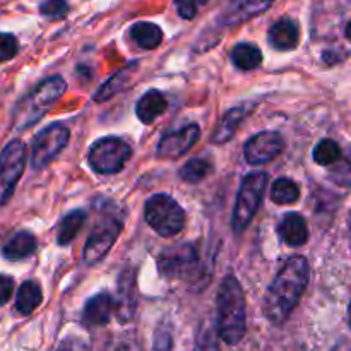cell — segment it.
<instances>
[{"instance_id":"cell-29","label":"cell","mask_w":351,"mask_h":351,"mask_svg":"<svg viewBox=\"0 0 351 351\" xmlns=\"http://www.w3.org/2000/svg\"><path fill=\"white\" fill-rule=\"evenodd\" d=\"M132 71V69H125V71H120L117 72L113 77H110L108 81L105 82V84L99 88V91L96 93L95 99L96 101H106L108 98H112V96H115V93H119L120 89H122L123 82L129 79V72Z\"/></svg>"},{"instance_id":"cell-11","label":"cell","mask_w":351,"mask_h":351,"mask_svg":"<svg viewBox=\"0 0 351 351\" xmlns=\"http://www.w3.org/2000/svg\"><path fill=\"white\" fill-rule=\"evenodd\" d=\"M285 147L283 137L278 132H259L250 137L243 146V156L249 165H264L281 154Z\"/></svg>"},{"instance_id":"cell-6","label":"cell","mask_w":351,"mask_h":351,"mask_svg":"<svg viewBox=\"0 0 351 351\" xmlns=\"http://www.w3.org/2000/svg\"><path fill=\"white\" fill-rule=\"evenodd\" d=\"M266 187L267 173H264V171H252L243 178L232 216L233 232L242 233L250 225L257 209L261 208Z\"/></svg>"},{"instance_id":"cell-28","label":"cell","mask_w":351,"mask_h":351,"mask_svg":"<svg viewBox=\"0 0 351 351\" xmlns=\"http://www.w3.org/2000/svg\"><path fill=\"white\" fill-rule=\"evenodd\" d=\"M105 351H143V345H141L136 332L127 331L122 332V335L113 336L108 345H106Z\"/></svg>"},{"instance_id":"cell-22","label":"cell","mask_w":351,"mask_h":351,"mask_svg":"<svg viewBox=\"0 0 351 351\" xmlns=\"http://www.w3.org/2000/svg\"><path fill=\"white\" fill-rule=\"evenodd\" d=\"M43 302V291L36 281H24L16 295V311L21 315H31Z\"/></svg>"},{"instance_id":"cell-34","label":"cell","mask_w":351,"mask_h":351,"mask_svg":"<svg viewBox=\"0 0 351 351\" xmlns=\"http://www.w3.org/2000/svg\"><path fill=\"white\" fill-rule=\"evenodd\" d=\"M177 12L182 19H194L202 5L208 3V0H173Z\"/></svg>"},{"instance_id":"cell-1","label":"cell","mask_w":351,"mask_h":351,"mask_svg":"<svg viewBox=\"0 0 351 351\" xmlns=\"http://www.w3.org/2000/svg\"><path fill=\"white\" fill-rule=\"evenodd\" d=\"M311 278V267L304 256H293L283 264L264 297L263 311L267 321L281 326L288 321L300 302Z\"/></svg>"},{"instance_id":"cell-16","label":"cell","mask_w":351,"mask_h":351,"mask_svg":"<svg viewBox=\"0 0 351 351\" xmlns=\"http://www.w3.org/2000/svg\"><path fill=\"white\" fill-rule=\"evenodd\" d=\"M278 232H280L281 240L288 247H302L308 240L307 221H305V218L300 213H288V215H285Z\"/></svg>"},{"instance_id":"cell-23","label":"cell","mask_w":351,"mask_h":351,"mask_svg":"<svg viewBox=\"0 0 351 351\" xmlns=\"http://www.w3.org/2000/svg\"><path fill=\"white\" fill-rule=\"evenodd\" d=\"M230 58L240 71H254L263 64V51L252 43H239L233 47Z\"/></svg>"},{"instance_id":"cell-27","label":"cell","mask_w":351,"mask_h":351,"mask_svg":"<svg viewBox=\"0 0 351 351\" xmlns=\"http://www.w3.org/2000/svg\"><path fill=\"white\" fill-rule=\"evenodd\" d=\"M312 156H314L315 163L321 165V167H331L341 160V147L336 141L324 139L315 146Z\"/></svg>"},{"instance_id":"cell-36","label":"cell","mask_w":351,"mask_h":351,"mask_svg":"<svg viewBox=\"0 0 351 351\" xmlns=\"http://www.w3.org/2000/svg\"><path fill=\"white\" fill-rule=\"evenodd\" d=\"M14 293V280L7 274H0V307L9 304Z\"/></svg>"},{"instance_id":"cell-8","label":"cell","mask_w":351,"mask_h":351,"mask_svg":"<svg viewBox=\"0 0 351 351\" xmlns=\"http://www.w3.org/2000/svg\"><path fill=\"white\" fill-rule=\"evenodd\" d=\"M132 156V147L120 137H103L91 146L89 165L99 175H115L122 171Z\"/></svg>"},{"instance_id":"cell-24","label":"cell","mask_w":351,"mask_h":351,"mask_svg":"<svg viewBox=\"0 0 351 351\" xmlns=\"http://www.w3.org/2000/svg\"><path fill=\"white\" fill-rule=\"evenodd\" d=\"M86 216L88 215H86L82 209H74V211L67 213V215L62 218L60 226H58V235H57L58 245H69V243L77 237V233L81 232L82 225H84Z\"/></svg>"},{"instance_id":"cell-20","label":"cell","mask_w":351,"mask_h":351,"mask_svg":"<svg viewBox=\"0 0 351 351\" xmlns=\"http://www.w3.org/2000/svg\"><path fill=\"white\" fill-rule=\"evenodd\" d=\"M134 274L123 273L120 276L119 283V297L115 302V314L120 322H129L134 317V308H136V298H134Z\"/></svg>"},{"instance_id":"cell-37","label":"cell","mask_w":351,"mask_h":351,"mask_svg":"<svg viewBox=\"0 0 351 351\" xmlns=\"http://www.w3.org/2000/svg\"><path fill=\"white\" fill-rule=\"evenodd\" d=\"M345 34H346V38H348V40L351 41V19L348 21V24H346V27H345Z\"/></svg>"},{"instance_id":"cell-35","label":"cell","mask_w":351,"mask_h":351,"mask_svg":"<svg viewBox=\"0 0 351 351\" xmlns=\"http://www.w3.org/2000/svg\"><path fill=\"white\" fill-rule=\"evenodd\" d=\"M331 180L341 187H351V160L338 161L331 171Z\"/></svg>"},{"instance_id":"cell-12","label":"cell","mask_w":351,"mask_h":351,"mask_svg":"<svg viewBox=\"0 0 351 351\" xmlns=\"http://www.w3.org/2000/svg\"><path fill=\"white\" fill-rule=\"evenodd\" d=\"M276 0H230L218 17L223 27H235L266 12Z\"/></svg>"},{"instance_id":"cell-3","label":"cell","mask_w":351,"mask_h":351,"mask_svg":"<svg viewBox=\"0 0 351 351\" xmlns=\"http://www.w3.org/2000/svg\"><path fill=\"white\" fill-rule=\"evenodd\" d=\"M65 89H67V84L60 75H53L40 82L26 98L17 103L16 113H14L16 129L24 130L34 125L62 98Z\"/></svg>"},{"instance_id":"cell-2","label":"cell","mask_w":351,"mask_h":351,"mask_svg":"<svg viewBox=\"0 0 351 351\" xmlns=\"http://www.w3.org/2000/svg\"><path fill=\"white\" fill-rule=\"evenodd\" d=\"M216 332L226 345H239L247 331L245 295L232 274L221 281L216 293Z\"/></svg>"},{"instance_id":"cell-38","label":"cell","mask_w":351,"mask_h":351,"mask_svg":"<svg viewBox=\"0 0 351 351\" xmlns=\"http://www.w3.org/2000/svg\"><path fill=\"white\" fill-rule=\"evenodd\" d=\"M348 321H350V328H351V300H350V305H348Z\"/></svg>"},{"instance_id":"cell-21","label":"cell","mask_w":351,"mask_h":351,"mask_svg":"<svg viewBox=\"0 0 351 351\" xmlns=\"http://www.w3.org/2000/svg\"><path fill=\"white\" fill-rule=\"evenodd\" d=\"M130 38L143 50H154L163 41V31L158 24L147 21H137L130 26Z\"/></svg>"},{"instance_id":"cell-39","label":"cell","mask_w":351,"mask_h":351,"mask_svg":"<svg viewBox=\"0 0 351 351\" xmlns=\"http://www.w3.org/2000/svg\"><path fill=\"white\" fill-rule=\"evenodd\" d=\"M350 240H351V218H350Z\"/></svg>"},{"instance_id":"cell-25","label":"cell","mask_w":351,"mask_h":351,"mask_svg":"<svg viewBox=\"0 0 351 351\" xmlns=\"http://www.w3.org/2000/svg\"><path fill=\"white\" fill-rule=\"evenodd\" d=\"M271 199L274 204H293L300 199V187L291 178L281 177L271 187Z\"/></svg>"},{"instance_id":"cell-4","label":"cell","mask_w":351,"mask_h":351,"mask_svg":"<svg viewBox=\"0 0 351 351\" xmlns=\"http://www.w3.org/2000/svg\"><path fill=\"white\" fill-rule=\"evenodd\" d=\"M158 269L168 280H180L185 283H204L206 267L199 249L192 243L168 247L158 256Z\"/></svg>"},{"instance_id":"cell-10","label":"cell","mask_w":351,"mask_h":351,"mask_svg":"<svg viewBox=\"0 0 351 351\" xmlns=\"http://www.w3.org/2000/svg\"><path fill=\"white\" fill-rule=\"evenodd\" d=\"M122 221L119 218H103L95 230L89 235L88 242L84 247V261L86 264H96L103 261V257L112 250L113 243L119 239L120 232H122Z\"/></svg>"},{"instance_id":"cell-7","label":"cell","mask_w":351,"mask_h":351,"mask_svg":"<svg viewBox=\"0 0 351 351\" xmlns=\"http://www.w3.org/2000/svg\"><path fill=\"white\" fill-rule=\"evenodd\" d=\"M27 149L21 139H12L0 151V208L10 201L26 170Z\"/></svg>"},{"instance_id":"cell-9","label":"cell","mask_w":351,"mask_h":351,"mask_svg":"<svg viewBox=\"0 0 351 351\" xmlns=\"http://www.w3.org/2000/svg\"><path fill=\"white\" fill-rule=\"evenodd\" d=\"M69 137H71V132L67 125L60 122L51 123L40 130L31 146V167L34 170H43L45 167H48L67 146Z\"/></svg>"},{"instance_id":"cell-5","label":"cell","mask_w":351,"mask_h":351,"mask_svg":"<svg viewBox=\"0 0 351 351\" xmlns=\"http://www.w3.org/2000/svg\"><path fill=\"white\" fill-rule=\"evenodd\" d=\"M146 223L158 235L170 239L178 235L185 226V211L173 197L167 194L151 195L144 206Z\"/></svg>"},{"instance_id":"cell-33","label":"cell","mask_w":351,"mask_h":351,"mask_svg":"<svg viewBox=\"0 0 351 351\" xmlns=\"http://www.w3.org/2000/svg\"><path fill=\"white\" fill-rule=\"evenodd\" d=\"M173 348V336L168 324L158 326L153 339V351H171Z\"/></svg>"},{"instance_id":"cell-31","label":"cell","mask_w":351,"mask_h":351,"mask_svg":"<svg viewBox=\"0 0 351 351\" xmlns=\"http://www.w3.org/2000/svg\"><path fill=\"white\" fill-rule=\"evenodd\" d=\"M194 351H219L218 332L211 326H202L201 332L195 341Z\"/></svg>"},{"instance_id":"cell-32","label":"cell","mask_w":351,"mask_h":351,"mask_svg":"<svg viewBox=\"0 0 351 351\" xmlns=\"http://www.w3.org/2000/svg\"><path fill=\"white\" fill-rule=\"evenodd\" d=\"M19 51V41L12 33H0V64L12 60Z\"/></svg>"},{"instance_id":"cell-13","label":"cell","mask_w":351,"mask_h":351,"mask_svg":"<svg viewBox=\"0 0 351 351\" xmlns=\"http://www.w3.org/2000/svg\"><path fill=\"white\" fill-rule=\"evenodd\" d=\"M199 137H201V129L195 123H191V125L182 127L180 130L167 134L158 143V156L163 158V160H177V158L184 156L197 143Z\"/></svg>"},{"instance_id":"cell-30","label":"cell","mask_w":351,"mask_h":351,"mask_svg":"<svg viewBox=\"0 0 351 351\" xmlns=\"http://www.w3.org/2000/svg\"><path fill=\"white\" fill-rule=\"evenodd\" d=\"M40 14L48 19H64L69 14L67 0H43L40 3Z\"/></svg>"},{"instance_id":"cell-17","label":"cell","mask_w":351,"mask_h":351,"mask_svg":"<svg viewBox=\"0 0 351 351\" xmlns=\"http://www.w3.org/2000/svg\"><path fill=\"white\" fill-rule=\"evenodd\" d=\"M36 237L31 232H17L10 237L5 242V245L2 247V256L5 257L10 263H16V261H23L26 257L33 256L36 252Z\"/></svg>"},{"instance_id":"cell-14","label":"cell","mask_w":351,"mask_h":351,"mask_svg":"<svg viewBox=\"0 0 351 351\" xmlns=\"http://www.w3.org/2000/svg\"><path fill=\"white\" fill-rule=\"evenodd\" d=\"M113 312H115V300L108 293H98L86 302L82 322L88 328H99L108 324Z\"/></svg>"},{"instance_id":"cell-15","label":"cell","mask_w":351,"mask_h":351,"mask_svg":"<svg viewBox=\"0 0 351 351\" xmlns=\"http://www.w3.org/2000/svg\"><path fill=\"white\" fill-rule=\"evenodd\" d=\"M267 38H269L271 47L276 48V50H295L298 47V41H300V27L290 17H281L271 26Z\"/></svg>"},{"instance_id":"cell-18","label":"cell","mask_w":351,"mask_h":351,"mask_svg":"<svg viewBox=\"0 0 351 351\" xmlns=\"http://www.w3.org/2000/svg\"><path fill=\"white\" fill-rule=\"evenodd\" d=\"M252 112V105H240L235 108L228 110L225 113V117L221 119V122L216 127L215 134H213V143L215 144H225L235 136L237 129L240 127V123L243 122L249 113Z\"/></svg>"},{"instance_id":"cell-26","label":"cell","mask_w":351,"mask_h":351,"mask_svg":"<svg viewBox=\"0 0 351 351\" xmlns=\"http://www.w3.org/2000/svg\"><path fill=\"white\" fill-rule=\"evenodd\" d=\"M213 171V165L202 158H194L180 168V178L187 184H199Z\"/></svg>"},{"instance_id":"cell-19","label":"cell","mask_w":351,"mask_h":351,"mask_svg":"<svg viewBox=\"0 0 351 351\" xmlns=\"http://www.w3.org/2000/svg\"><path fill=\"white\" fill-rule=\"evenodd\" d=\"M167 106L168 103L163 93L158 91V89H149V91L144 93L143 98L137 101V119L143 123H153L158 117L163 115Z\"/></svg>"}]
</instances>
